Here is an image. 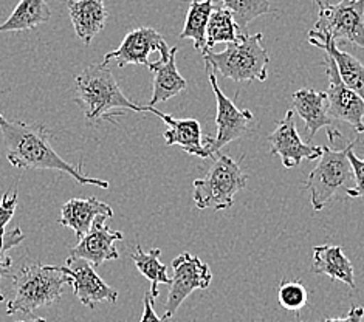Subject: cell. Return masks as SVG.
I'll use <instances>...</instances> for the list:
<instances>
[{
    "label": "cell",
    "instance_id": "cell-27",
    "mask_svg": "<svg viewBox=\"0 0 364 322\" xmlns=\"http://www.w3.org/2000/svg\"><path fill=\"white\" fill-rule=\"evenodd\" d=\"M309 291L301 281L284 279L277 289V302L285 310L299 311L307 306Z\"/></svg>",
    "mask_w": 364,
    "mask_h": 322
},
{
    "label": "cell",
    "instance_id": "cell-18",
    "mask_svg": "<svg viewBox=\"0 0 364 322\" xmlns=\"http://www.w3.org/2000/svg\"><path fill=\"white\" fill-rule=\"evenodd\" d=\"M72 23L80 38L85 45L100 34L109 19L106 10V0H65Z\"/></svg>",
    "mask_w": 364,
    "mask_h": 322
},
{
    "label": "cell",
    "instance_id": "cell-23",
    "mask_svg": "<svg viewBox=\"0 0 364 322\" xmlns=\"http://www.w3.org/2000/svg\"><path fill=\"white\" fill-rule=\"evenodd\" d=\"M161 256V249L160 248H154L149 252H144L141 245H136L135 251L131 254L134 264L136 267L138 272H140L147 281L151 282V296L155 301V298H159V285L161 284H171V277L168 276V268L164 264H161L160 260Z\"/></svg>",
    "mask_w": 364,
    "mask_h": 322
},
{
    "label": "cell",
    "instance_id": "cell-5",
    "mask_svg": "<svg viewBox=\"0 0 364 322\" xmlns=\"http://www.w3.org/2000/svg\"><path fill=\"white\" fill-rule=\"evenodd\" d=\"M248 177L228 155H219L203 178L194 181L193 198L197 210H228L234 195L247 188Z\"/></svg>",
    "mask_w": 364,
    "mask_h": 322
},
{
    "label": "cell",
    "instance_id": "cell-19",
    "mask_svg": "<svg viewBox=\"0 0 364 322\" xmlns=\"http://www.w3.org/2000/svg\"><path fill=\"white\" fill-rule=\"evenodd\" d=\"M100 215H106L109 219L114 217L112 208L101 202V200L89 198H70L60 208L59 225L75 231L77 239H82L84 234L90 230L92 223Z\"/></svg>",
    "mask_w": 364,
    "mask_h": 322
},
{
    "label": "cell",
    "instance_id": "cell-12",
    "mask_svg": "<svg viewBox=\"0 0 364 322\" xmlns=\"http://www.w3.org/2000/svg\"><path fill=\"white\" fill-rule=\"evenodd\" d=\"M272 155H279L284 168L291 169L304 160H318L323 154V147L311 146L302 141L294 123V112L287 110L285 117L277 123L276 129L268 135Z\"/></svg>",
    "mask_w": 364,
    "mask_h": 322
},
{
    "label": "cell",
    "instance_id": "cell-22",
    "mask_svg": "<svg viewBox=\"0 0 364 322\" xmlns=\"http://www.w3.org/2000/svg\"><path fill=\"white\" fill-rule=\"evenodd\" d=\"M50 19L51 11L46 0H21L11 16L0 23V33L34 30Z\"/></svg>",
    "mask_w": 364,
    "mask_h": 322
},
{
    "label": "cell",
    "instance_id": "cell-30",
    "mask_svg": "<svg viewBox=\"0 0 364 322\" xmlns=\"http://www.w3.org/2000/svg\"><path fill=\"white\" fill-rule=\"evenodd\" d=\"M17 208V193H5L2 200H0V232L5 231L6 223H10V220L14 217Z\"/></svg>",
    "mask_w": 364,
    "mask_h": 322
},
{
    "label": "cell",
    "instance_id": "cell-20",
    "mask_svg": "<svg viewBox=\"0 0 364 322\" xmlns=\"http://www.w3.org/2000/svg\"><path fill=\"white\" fill-rule=\"evenodd\" d=\"M177 51V47L171 48V55L168 59L160 58L147 67L151 72H154L152 100L149 102V106L152 107L157 106L159 102H164L172 97H177L178 93L183 92L188 87L186 80L180 75L176 64Z\"/></svg>",
    "mask_w": 364,
    "mask_h": 322
},
{
    "label": "cell",
    "instance_id": "cell-24",
    "mask_svg": "<svg viewBox=\"0 0 364 322\" xmlns=\"http://www.w3.org/2000/svg\"><path fill=\"white\" fill-rule=\"evenodd\" d=\"M213 10V0H191L185 27L183 31L180 33V38L193 39L194 47L198 51H203L206 48V27Z\"/></svg>",
    "mask_w": 364,
    "mask_h": 322
},
{
    "label": "cell",
    "instance_id": "cell-34",
    "mask_svg": "<svg viewBox=\"0 0 364 322\" xmlns=\"http://www.w3.org/2000/svg\"><path fill=\"white\" fill-rule=\"evenodd\" d=\"M5 276L4 272H0V281H2V277ZM0 302H4V293H2V289H0Z\"/></svg>",
    "mask_w": 364,
    "mask_h": 322
},
{
    "label": "cell",
    "instance_id": "cell-13",
    "mask_svg": "<svg viewBox=\"0 0 364 322\" xmlns=\"http://www.w3.org/2000/svg\"><path fill=\"white\" fill-rule=\"evenodd\" d=\"M64 272L70 274L73 293L85 307L95 310L100 302L118 301V291L104 282L90 262L81 257L68 256Z\"/></svg>",
    "mask_w": 364,
    "mask_h": 322
},
{
    "label": "cell",
    "instance_id": "cell-31",
    "mask_svg": "<svg viewBox=\"0 0 364 322\" xmlns=\"http://www.w3.org/2000/svg\"><path fill=\"white\" fill-rule=\"evenodd\" d=\"M140 322H164L161 318L157 316V313L154 310V299L149 291L144 294V310Z\"/></svg>",
    "mask_w": 364,
    "mask_h": 322
},
{
    "label": "cell",
    "instance_id": "cell-26",
    "mask_svg": "<svg viewBox=\"0 0 364 322\" xmlns=\"http://www.w3.org/2000/svg\"><path fill=\"white\" fill-rule=\"evenodd\" d=\"M223 6L232 14L239 30L245 33L247 25L272 10L270 0H222Z\"/></svg>",
    "mask_w": 364,
    "mask_h": 322
},
{
    "label": "cell",
    "instance_id": "cell-32",
    "mask_svg": "<svg viewBox=\"0 0 364 322\" xmlns=\"http://www.w3.org/2000/svg\"><path fill=\"white\" fill-rule=\"evenodd\" d=\"M363 318H364V307L353 306L349 311V315L346 318H328L321 322H363Z\"/></svg>",
    "mask_w": 364,
    "mask_h": 322
},
{
    "label": "cell",
    "instance_id": "cell-2",
    "mask_svg": "<svg viewBox=\"0 0 364 322\" xmlns=\"http://www.w3.org/2000/svg\"><path fill=\"white\" fill-rule=\"evenodd\" d=\"M75 102L81 109L85 123L98 126L102 121L114 123L123 110L146 112L121 92L109 64H92L75 77Z\"/></svg>",
    "mask_w": 364,
    "mask_h": 322
},
{
    "label": "cell",
    "instance_id": "cell-1",
    "mask_svg": "<svg viewBox=\"0 0 364 322\" xmlns=\"http://www.w3.org/2000/svg\"><path fill=\"white\" fill-rule=\"evenodd\" d=\"M0 134L5 146V156L17 169L59 171L75 178L80 185H95L109 189V181L87 177L82 164L73 166L51 147L50 130L42 123L27 124L0 115Z\"/></svg>",
    "mask_w": 364,
    "mask_h": 322
},
{
    "label": "cell",
    "instance_id": "cell-9",
    "mask_svg": "<svg viewBox=\"0 0 364 322\" xmlns=\"http://www.w3.org/2000/svg\"><path fill=\"white\" fill-rule=\"evenodd\" d=\"M210 82L213 87L218 113H215V126L218 132L214 138H205V144L213 154H218L223 146L236 141L253 130L255 117L250 110H240L227 95H225L218 82V76L214 72L210 75Z\"/></svg>",
    "mask_w": 364,
    "mask_h": 322
},
{
    "label": "cell",
    "instance_id": "cell-4",
    "mask_svg": "<svg viewBox=\"0 0 364 322\" xmlns=\"http://www.w3.org/2000/svg\"><path fill=\"white\" fill-rule=\"evenodd\" d=\"M202 55L206 65H211L214 72L237 84L250 81L264 82L268 77L267 68L270 58L262 47V33H256L253 36L240 33V39L227 43V48L220 53H215L213 48H205Z\"/></svg>",
    "mask_w": 364,
    "mask_h": 322
},
{
    "label": "cell",
    "instance_id": "cell-7",
    "mask_svg": "<svg viewBox=\"0 0 364 322\" xmlns=\"http://www.w3.org/2000/svg\"><path fill=\"white\" fill-rule=\"evenodd\" d=\"M318 6L315 31L326 34L336 42L353 43L364 50V0H340L326 4L314 0Z\"/></svg>",
    "mask_w": 364,
    "mask_h": 322
},
{
    "label": "cell",
    "instance_id": "cell-3",
    "mask_svg": "<svg viewBox=\"0 0 364 322\" xmlns=\"http://www.w3.org/2000/svg\"><path fill=\"white\" fill-rule=\"evenodd\" d=\"M13 279V293L6 302V315H33L34 311L53 306L63 296L65 286L72 285V277L63 267L42 265L36 260L22 264Z\"/></svg>",
    "mask_w": 364,
    "mask_h": 322
},
{
    "label": "cell",
    "instance_id": "cell-6",
    "mask_svg": "<svg viewBox=\"0 0 364 322\" xmlns=\"http://www.w3.org/2000/svg\"><path fill=\"white\" fill-rule=\"evenodd\" d=\"M353 144L350 143L340 151L323 147L316 168L306 181V189L310 190V203L315 211L323 210L338 190H344V195L352 198L355 177L348 154Z\"/></svg>",
    "mask_w": 364,
    "mask_h": 322
},
{
    "label": "cell",
    "instance_id": "cell-28",
    "mask_svg": "<svg viewBox=\"0 0 364 322\" xmlns=\"http://www.w3.org/2000/svg\"><path fill=\"white\" fill-rule=\"evenodd\" d=\"M23 239L25 234L21 228L0 232V272H4L5 274L10 273V269L13 267V259L8 256V251L17 245H21Z\"/></svg>",
    "mask_w": 364,
    "mask_h": 322
},
{
    "label": "cell",
    "instance_id": "cell-16",
    "mask_svg": "<svg viewBox=\"0 0 364 322\" xmlns=\"http://www.w3.org/2000/svg\"><path fill=\"white\" fill-rule=\"evenodd\" d=\"M146 112H152L154 115L161 118L168 124V130L163 134L166 146H180L186 154L198 156V159H210L214 154L208 149L203 143L202 127L197 119L185 118L178 119L163 113L152 106H144Z\"/></svg>",
    "mask_w": 364,
    "mask_h": 322
},
{
    "label": "cell",
    "instance_id": "cell-35",
    "mask_svg": "<svg viewBox=\"0 0 364 322\" xmlns=\"http://www.w3.org/2000/svg\"><path fill=\"white\" fill-rule=\"evenodd\" d=\"M361 149H363V151H364V146H363V147H361Z\"/></svg>",
    "mask_w": 364,
    "mask_h": 322
},
{
    "label": "cell",
    "instance_id": "cell-17",
    "mask_svg": "<svg viewBox=\"0 0 364 322\" xmlns=\"http://www.w3.org/2000/svg\"><path fill=\"white\" fill-rule=\"evenodd\" d=\"M309 42L331 56L338 68L341 81L364 101V65L352 53L338 48L336 42L315 30L309 31Z\"/></svg>",
    "mask_w": 364,
    "mask_h": 322
},
{
    "label": "cell",
    "instance_id": "cell-15",
    "mask_svg": "<svg viewBox=\"0 0 364 322\" xmlns=\"http://www.w3.org/2000/svg\"><path fill=\"white\" fill-rule=\"evenodd\" d=\"M293 109L306 123L309 138H314L319 129H326L328 140L332 143L341 140V134L332 127L333 118L328 113L326 92H316L311 89L294 92Z\"/></svg>",
    "mask_w": 364,
    "mask_h": 322
},
{
    "label": "cell",
    "instance_id": "cell-11",
    "mask_svg": "<svg viewBox=\"0 0 364 322\" xmlns=\"http://www.w3.org/2000/svg\"><path fill=\"white\" fill-rule=\"evenodd\" d=\"M152 51H159L160 58L168 59L171 55V47L157 30H154L151 27H140L129 31L123 42H121V45L104 56L102 63L110 64L112 60H114L118 67H149V55Z\"/></svg>",
    "mask_w": 364,
    "mask_h": 322
},
{
    "label": "cell",
    "instance_id": "cell-8",
    "mask_svg": "<svg viewBox=\"0 0 364 322\" xmlns=\"http://www.w3.org/2000/svg\"><path fill=\"white\" fill-rule=\"evenodd\" d=\"M174 277L169 284V294L164 304L163 321H168L176 315L181 304L189 298L196 290H205L213 281V272L208 264L200 257L181 252L178 257L172 260Z\"/></svg>",
    "mask_w": 364,
    "mask_h": 322
},
{
    "label": "cell",
    "instance_id": "cell-21",
    "mask_svg": "<svg viewBox=\"0 0 364 322\" xmlns=\"http://www.w3.org/2000/svg\"><path fill=\"white\" fill-rule=\"evenodd\" d=\"M311 272L315 274L328 276L332 281H340L350 289H355V273L348 256L341 247L318 245L314 248V264Z\"/></svg>",
    "mask_w": 364,
    "mask_h": 322
},
{
    "label": "cell",
    "instance_id": "cell-33",
    "mask_svg": "<svg viewBox=\"0 0 364 322\" xmlns=\"http://www.w3.org/2000/svg\"><path fill=\"white\" fill-rule=\"evenodd\" d=\"M16 322H47L46 318H34L31 321H16Z\"/></svg>",
    "mask_w": 364,
    "mask_h": 322
},
{
    "label": "cell",
    "instance_id": "cell-25",
    "mask_svg": "<svg viewBox=\"0 0 364 322\" xmlns=\"http://www.w3.org/2000/svg\"><path fill=\"white\" fill-rule=\"evenodd\" d=\"M240 30L232 14L225 6L214 8L206 27V48H214L218 43H232L240 39Z\"/></svg>",
    "mask_w": 364,
    "mask_h": 322
},
{
    "label": "cell",
    "instance_id": "cell-29",
    "mask_svg": "<svg viewBox=\"0 0 364 322\" xmlns=\"http://www.w3.org/2000/svg\"><path fill=\"white\" fill-rule=\"evenodd\" d=\"M353 146L350 147L348 154L352 169H353V177H355V188L352 193V198H357V197L364 198V159H360V156L352 151Z\"/></svg>",
    "mask_w": 364,
    "mask_h": 322
},
{
    "label": "cell",
    "instance_id": "cell-14",
    "mask_svg": "<svg viewBox=\"0 0 364 322\" xmlns=\"http://www.w3.org/2000/svg\"><path fill=\"white\" fill-rule=\"evenodd\" d=\"M109 217L100 215L92 223L90 230L80 239V243L70 249V256L85 259L95 267H100L107 260H117L119 252L115 248V242L123 240V232L112 231L106 222Z\"/></svg>",
    "mask_w": 364,
    "mask_h": 322
},
{
    "label": "cell",
    "instance_id": "cell-10",
    "mask_svg": "<svg viewBox=\"0 0 364 322\" xmlns=\"http://www.w3.org/2000/svg\"><path fill=\"white\" fill-rule=\"evenodd\" d=\"M324 68L328 80L326 95L331 117L350 124L358 135L364 134V101L341 81L335 60L327 53L324 59Z\"/></svg>",
    "mask_w": 364,
    "mask_h": 322
}]
</instances>
